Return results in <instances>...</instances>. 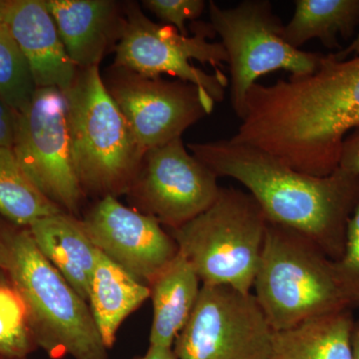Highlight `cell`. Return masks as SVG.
<instances>
[{"label":"cell","mask_w":359,"mask_h":359,"mask_svg":"<svg viewBox=\"0 0 359 359\" xmlns=\"http://www.w3.org/2000/svg\"><path fill=\"white\" fill-rule=\"evenodd\" d=\"M358 127L359 54L323 55L313 74L256 83L245 97L247 140L301 173H334L344 139Z\"/></svg>","instance_id":"6da1fadb"},{"label":"cell","mask_w":359,"mask_h":359,"mask_svg":"<svg viewBox=\"0 0 359 359\" xmlns=\"http://www.w3.org/2000/svg\"><path fill=\"white\" fill-rule=\"evenodd\" d=\"M212 173L249 190L271 223L299 231L332 261L346 245L347 224L359 203V176L335 170L325 177L301 173L261 149L228 140L189 144Z\"/></svg>","instance_id":"7a4b0ae2"},{"label":"cell","mask_w":359,"mask_h":359,"mask_svg":"<svg viewBox=\"0 0 359 359\" xmlns=\"http://www.w3.org/2000/svg\"><path fill=\"white\" fill-rule=\"evenodd\" d=\"M0 231L6 269L25 299L39 349L52 359H108L88 302L45 259L28 228L11 224Z\"/></svg>","instance_id":"3957f363"},{"label":"cell","mask_w":359,"mask_h":359,"mask_svg":"<svg viewBox=\"0 0 359 359\" xmlns=\"http://www.w3.org/2000/svg\"><path fill=\"white\" fill-rule=\"evenodd\" d=\"M71 159L85 195L128 194L146 152L104 83L99 67L79 69L65 92Z\"/></svg>","instance_id":"277c9868"},{"label":"cell","mask_w":359,"mask_h":359,"mask_svg":"<svg viewBox=\"0 0 359 359\" xmlns=\"http://www.w3.org/2000/svg\"><path fill=\"white\" fill-rule=\"evenodd\" d=\"M252 289L273 332L353 309L334 261L306 236L271 222Z\"/></svg>","instance_id":"5b68a950"},{"label":"cell","mask_w":359,"mask_h":359,"mask_svg":"<svg viewBox=\"0 0 359 359\" xmlns=\"http://www.w3.org/2000/svg\"><path fill=\"white\" fill-rule=\"evenodd\" d=\"M269 221L250 194L221 187L214 204L170 235L202 285L252 292Z\"/></svg>","instance_id":"8992f818"},{"label":"cell","mask_w":359,"mask_h":359,"mask_svg":"<svg viewBox=\"0 0 359 359\" xmlns=\"http://www.w3.org/2000/svg\"><path fill=\"white\" fill-rule=\"evenodd\" d=\"M123 13L114 67L146 77L170 75L195 85L215 103L224 100L229 80L219 67L228 56L221 42L208 41L214 32L210 23H196L194 36H184L173 26L153 22L137 2H126Z\"/></svg>","instance_id":"52a82bcc"},{"label":"cell","mask_w":359,"mask_h":359,"mask_svg":"<svg viewBox=\"0 0 359 359\" xmlns=\"http://www.w3.org/2000/svg\"><path fill=\"white\" fill-rule=\"evenodd\" d=\"M210 25L221 37L231 73V103L242 118L245 97L257 80L285 70L292 76L313 74L323 54L290 46L283 37L280 18L269 0H245L233 8L208 4Z\"/></svg>","instance_id":"ba28073f"},{"label":"cell","mask_w":359,"mask_h":359,"mask_svg":"<svg viewBox=\"0 0 359 359\" xmlns=\"http://www.w3.org/2000/svg\"><path fill=\"white\" fill-rule=\"evenodd\" d=\"M273 335L254 294L202 285L173 351L177 359H269Z\"/></svg>","instance_id":"9c48e42d"},{"label":"cell","mask_w":359,"mask_h":359,"mask_svg":"<svg viewBox=\"0 0 359 359\" xmlns=\"http://www.w3.org/2000/svg\"><path fill=\"white\" fill-rule=\"evenodd\" d=\"M13 150L33 184L76 217L86 197L71 159L66 101L56 88H39L18 116Z\"/></svg>","instance_id":"30bf717a"},{"label":"cell","mask_w":359,"mask_h":359,"mask_svg":"<svg viewBox=\"0 0 359 359\" xmlns=\"http://www.w3.org/2000/svg\"><path fill=\"white\" fill-rule=\"evenodd\" d=\"M103 80L145 152L182 138L214 109L212 98L182 80L146 77L114 66Z\"/></svg>","instance_id":"8fae6325"},{"label":"cell","mask_w":359,"mask_h":359,"mask_svg":"<svg viewBox=\"0 0 359 359\" xmlns=\"http://www.w3.org/2000/svg\"><path fill=\"white\" fill-rule=\"evenodd\" d=\"M219 189L218 177L178 138L146 152L127 195L136 210L175 230L209 209Z\"/></svg>","instance_id":"7c38bea8"},{"label":"cell","mask_w":359,"mask_h":359,"mask_svg":"<svg viewBox=\"0 0 359 359\" xmlns=\"http://www.w3.org/2000/svg\"><path fill=\"white\" fill-rule=\"evenodd\" d=\"M82 223L97 249L147 285L179 254L159 222L112 196L99 200Z\"/></svg>","instance_id":"4fadbf2b"},{"label":"cell","mask_w":359,"mask_h":359,"mask_svg":"<svg viewBox=\"0 0 359 359\" xmlns=\"http://www.w3.org/2000/svg\"><path fill=\"white\" fill-rule=\"evenodd\" d=\"M4 23L27 60L37 89L67 92L79 69L66 52L46 0H9Z\"/></svg>","instance_id":"5bb4252c"},{"label":"cell","mask_w":359,"mask_h":359,"mask_svg":"<svg viewBox=\"0 0 359 359\" xmlns=\"http://www.w3.org/2000/svg\"><path fill=\"white\" fill-rule=\"evenodd\" d=\"M46 4L78 69L99 67L121 34L120 4L113 0H46Z\"/></svg>","instance_id":"9a60e30c"},{"label":"cell","mask_w":359,"mask_h":359,"mask_svg":"<svg viewBox=\"0 0 359 359\" xmlns=\"http://www.w3.org/2000/svg\"><path fill=\"white\" fill-rule=\"evenodd\" d=\"M28 230L45 259L88 302L90 280L99 250L87 235L82 219L60 212L37 219Z\"/></svg>","instance_id":"2e32d148"},{"label":"cell","mask_w":359,"mask_h":359,"mask_svg":"<svg viewBox=\"0 0 359 359\" xmlns=\"http://www.w3.org/2000/svg\"><path fill=\"white\" fill-rule=\"evenodd\" d=\"M148 285L153 304L150 346L173 348L197 304L202 283L179 252Z\"/></svg>","instance_id":"e0dca14e"},{"label":"cell","mask_w":359,"mask_h":359,"mask_svg":"<svg viewBox=\"0 0 359 359\" xmlns=\"http://www.w3.org/2000/svg\"><path fill=\"white\" fill-rule=\"evenodd\" d=\"M149 297V285L139 282L99 250L90 280L88 304L106 348H112L123 321Z\"/></svg>","instance_id":"ac0fdd59"},{"label":"cell","mask_w":359,"mask_h":359,"mask_svg":"<svg viewBox=\"0 0 359 359\" xmlns=\"http://www.w3.org/2000/svg\"><path fill=\"white\" fill-rule=\"evenodd\" d=\"M353 309L273 332L269 359H353Z\"/></svg>","instance_id":"d6986e66"},{"label":"cell","mask_w":359,"mask_h":359,"mask_svg":"<svg viewBox=\"0 0 359 359\" xmlns=\"http://www.w3.org/2000/svg\"><path fill=\"white\" fill-rule=\"evenodd\" d=\"M358 25L359 0H297L283 37L297 49L311 39L334 49L339 47V37L348 39Z\"/></svg>","instance_id":"ffe728a7"},{"label":"cell","mask_w":359,"mask_h":359,"mask_svg":"<svg viewBox=\"0 0 359 359\" xmlns=\"http://www.w3.org/2000/svg\"><path fill=\"white\" fill-rule=\"evenodd\" d=\"M65 212L40 192L22 169L13 148L0 147V215L28 228L37 219Z\"/></svg>","instance_id":"44dd1931"},{"label":"cell","mask_w":359,"mask_h":359,"mask_svg":"<svg viewBox=\"0 0 359 359\" xmlns=\"http://www.w3.org/2000/svg\"><path fill=\"white\" fill-rule=\"evenodd\" d=\"M37 349L25 299L8 271L0 268V358H25Z\"/></svg>","instance_id":"7402d4cb"},{"label":"cell","mask_w":359,"mask_h":359,"mask_svg":"<svg viewBox=\"0 0 359 359\" xmlns=\"http://www.w3.org/2000/svg\"><path fill=\"white\" fill-rule=\"evenodd\" d=\"M37 87L25 56L6 23L0 25V97L18 113L32 102Z\"/></svg>","instance_id":"603a6c76"},{"label":"cell","mask_w":359,"mask_h":359,"mask_svg":"<svg viewBox=\"0 0 359 359\" xmlns=\"http://www.w3.org/2000/svg\"><path fill=\"white\" fill-rule=\"evenodd\" d=\"M334 263L337 278L351 306L359 308V203L347 224L344 252Z\"/></svg>","instance_id":"cb8c5ba5"},{"label":"cell","mask_w":359,"mask_h":359,"mask_svg":"<svg viewBox=\"0 0 359 359\" xmlns=\"http://www.w3.org/2000/svg\"><path fill=\"white\" fill-rule=\"evenodd\" d=\"M143 6L157 16L162 25L173 26L188 36L186 23L202 15L207 6L204 0H144Z\"/></svg>","instance_id":"d4e9b609"},{"label":"cell","mask_w":359,"mask_h":359,"mask_svg":"<svg viewBox=\"0 0 359 359\" xmlns=\"http://www.w3.org/2000/svg\"><path fill=\"white\" fill-rule=\"evenodd\" d=\"M20 113L0 97V147L13 148Z\"/></svg>","instance_id":"484cf974"},{"label":"cell","mask_w":359,"mask_h":359,"mask_svg":"<svg viewBox=\"0 0 359 359\" xmlns=\"http://www.w3.org/2000/svg\"><path fill=\"white\" fill-rule=\"evenodd\" d=\"M339 168L359 176V127L353 130L344 139Z\"/></svg>","instance_id":"4316f807"},{"label":"cell","mask_w":359,"mask_h":359,"mask_svg":"<svg viewBox=\"0 0 359 359\" xmlns=\"http://www.w3.org/2000/svg\"><path fill=\"white\" fill-rule=\"evenodd\" d=\"M133 359H177L173 348L149 346L147 353Z\"/></svg>","instance_id":"83f0119b"},{"label":"cell","mask_w":359,"mask_h":359,"mask_svg":"<svg viewBox=\"0 0 359 359\" xmlns=\"http://www.w3.org/2000/svg\"><path fill=\"white\" fill-rule=\"evenodd\" d=\"M351 54H355V55L359 54V34L353 39V41L346 47V48H344V50L337 52V53H334V56L335 58L342 60V59L348 58Z\"/></svg>","instance_id":"f1b7e54d"},{"label":"cell","mask_w":359,"mask_h":359,"mask_svg":"<svg viewBox=\"0 0 359 359\" xmlns=\"http://www.w3.org/2000/svg\"><path fill=\"white\" fill-rule=\"evenodd\" d=\"M351 344H353V359H359V320L354 321Z\"/></svg>","instance_id":"f546056e"},{"label":"cell","mask_w":359,"mask_h":359,"mask_svg":"<svg viewBox=\"0 0 359 359\" xmlns=\"http://www.w3.org/2000/svg\"><path fill=\"white\" fill-rule=\"evenodd\" d=\"M6 249L0 231V268L6 269Z\"/></svg>","instance_id":"4dcf8cb0"},{"label":"cell","mask_w":359,"mask_h":359,"mask_svg":"<svg viewBox=\"0 0 359 359\" xmlns=\"http://www.w3.org/2000/svg\"><path fill=\"white\" fill-rule=\"evenodd\" d=\"M9 0H0V25L4 23L7 7H8Z\"/></svg>","instance_id":"1f68e13d"},{"label":"cell","mask_w":359,"mask_h":359,"mask_svg":"<svg viewBox=\"0 0 359 359\" xmlns=\"http://www.w3.org/2000/svg\"><path fill=\"white\" fill-rule=\"evenodd\" d=\"M0 359H28V358H0Z\"/></svg>","instance_id":"d6a6232c"}]
</instances>
